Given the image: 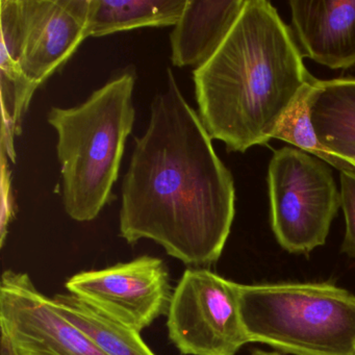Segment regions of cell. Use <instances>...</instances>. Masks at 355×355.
<instances>
[{"instance_id":"cell-1","label":"cell","mask_w":355,"mask_h":355,"mask_svg":"<svg viewBox=\"0 0 355 355\" xmlns=\"http://www.w3.org/2000/svg\"><path fill=\"white\" fill-rule=\"evenodd\" d=\"M150 120L135 139L122 182L120 236L143 239L192 267L213 265L223 252L234 218V178L211 138L167 70Z\"/></svg>"},{"instance_id":"cell-2","label":"cell","mask_w":355,"mask_h":355,"mask_svg":"<svg viewBox=\"0 0 355 355\" xmlns=\"http://www.w3.org/2000/svg\"><path fill=\"white\" fill-rule=\"evenodd\" d=\"M290 28L267 0H246L215 55L193 72L199 117L211 140L245 153L274 139L317 80Z\"/></svg>"},{"instance_id":"cell-3","label":"cell","mask_w":355,"mask_h":355,"mask_svg":"<svg viewBox=\"0 0 355 355\" xmlns=\"http://www.w3.org/2000/svg\"><path fill=\"white\" fill-rule=\"evenodd\" d=\"M135 76L124 72L76 107H51L47 121L58 135L63 205L78 222L98 217L113 199L128 137L136 119Z\"/></svg>"},{"instance_id":"cell-4","label":"cell","mask_w":355,"mask_h":355,"mask_svg":"<svg viewBox=\"0 0 355 355\" xmlns=\"http://www.w3.org/2000/svg\"><path fill=\"white\" fill-rule=\"evenodd\" d=\"M250 343L296 355H352L355 296L329 282L239 284Z\"/></svg>"},{"instance_id":"cell-5","label":"cell","mask_w":355,"mask_h":355,"mask_svg":"<svg viewBox=\"0 0 355 355\" xmlns=\"http://www.w3.org/2000/svg\"><path fill=\"white\" fill-rule=\"evenodd\" d=\"M329 164L296 147L274 151L268 169L271 225L278 244L307 253L325 244L342 207Z\"/></svg>"},{"instance_id":"cell-6","label":"cell","mask_w":355,"mask_h":355,"mask_svg":"<svg viewBox=\"0 0 355 355\" xmlns=\"http://www.w3.org/2000/svg\"><path fill=\"white\" fill-rule=\"evenodd\" d=\"M238 286L207 268L184 271L167 313L168 336L182 355H234L250 343Z\"/></svg>"},{"instance_id":"cell-7","label":"cell","mask_w":355,"mask_h":355,"mask_svg":"<svg viewBox=\"0 0 355 355\" xmlns=\"http://www.w3.org/2000/svg\"><path fill=\"white\" fill-rule=\"evenodd\" d=\"M65 286L70 294L139 334L167 315L173 294L163 259L148 255L80 272Z\"/></svg>"},{"instance_id":"cell-8","label":"cell","mask_w":355,"mask_h":355,"mask_svg":"<svg viewBox=\"0 0 355 355\" xmlns=\"http://www.w3.org/2000/svg\"><path fill=\"white\" fill-rule=\"evenodd\" d=\"M0 328L24 355H105L24 272L1 276Z\"/></svg>"},{"instance_id":"cell-9","label":"cell","mask_w":355,"mask_h":355,"mask_svg":"<svg viewBox=\"0 0 355 355\" xmlns=\"http://www.w3.org/2000/svg\"><path fill=\"white\" fill-rule=\"evenodd\" d=\"M20 65L38 88L88 38L90 0H20Z\"/></svg>"},{"instance_id":"cell-10","label":"cell","mask_w":355,"mask_h":355,"mask_svg":"<svg viewBox=\"0 0 355 355\" xmlns=\"http://www.w3.org/2000/svg\"><path fill=\"white\" fill-rule=\"evenodd\" d=\"M288 6L302 55L330 69L355 68V0H293Z\"/></svg>"},{"instance_id":"cell-11","label":"cell","mask_w":355,"mask_h":355,"mask_svg":"<svg viewBox=\"0 0 355 355\" xmlns=\"http://www.w3.org/2000/svg\"><path fill=\"white\" fill-rule=\"evenodd\" d=\"M246 0H187L170 35L171 62L178 68L207 63L240 17Z\"/></svg>"},{"instance_id":"cell-12","label":"cell","mask_w":355,"mask_h":355,"mask_svg":"<svg viewBox=\"0 0 355 355\" xmlns=\"http://www.w3.org/2000/svg\"><path fill=\"white\" fill-rule=\"evenodd\" d=\"M309 110L322 148L355 173V78L317 80Z\"/></svg>"},{"instance_id":"cell-13","label":"cell","mask_w":355,"mask_h":355,"mask_svg":"<svg viewBox=\"0 0 355 355\" xmlns=\"http://www.w3.org/2000/svg\"><path fill=\"white\" fill-rule=\"evenodd\" d=\"M187 0H90L87 36L175 26Z\"/></svg>"},{"instance_id":"cell-14","label":"cell","mask_w":355,"mask_h":355,"mask_svg":"<svg viewBox=\"0 0 355 355\" xmlns=\"http://www.w3.org/2000/svg\"><path fill=\"white\" fill-rule=\"evenodd\" d=\"M53 299L60 313L105 355H155L139 332L105 317L78 297L58 294Z\"/></svg>"},{"instance_id":"cell-15","label":"cell","mask_w":355,"mask_h":355,"mask_svg":"<svg viewBox=\"0 0 355 355\" xmlns=\"http://www.w3.org/2000/svg\"><path fill=\"white\" fill-rule=\"evenodd\" d=\"M313 86L303 93L302 96L295 103L294 107L282 120L277 132L274 135V139H279L284 142L290 143L296 148L301 149V150L326 162L332 167L340 170V172H351L348 166L345 165L338 159H334L331 155H327L318 142L317 137L313 132L311 117H309V92Z\"/></svg>"},{"instance_id":"cell-16","label":"cell","mask_w":355,"mask_h":355,"mask_svg":"<svg viewBox=\"0 0 355 355\" xmlns=\"http://www.w3.org/2000/svg\"><path fill=\"white\" fill-rule=\"evenodd\" d=\"M340 198L346 222L343 252L355 257V173L340 172Z\"/></svg>"},{"instance_id":"cell-17","label":"cell","mask_w":355,"mask_h":355,"mask_svg":"<svg viewBox=\"0 0 355 355\" xmlns=\"http://www.w3.org/2000/svg\"><path fill=\"white\" fill-rule=\"evenodd\" d=\"M1 161H3V207H1V245L5 243L6 234H7V227L11 222L14 216L13 207H12L11 198V180H10V170L8 167L9 157L5 153L1 151Z\"/></svg>"},{"instance_id":"cell-18","label":"cell","mask_w":355,"mask_h":355,"mask_svg":"<svg viewBox=\"0 0 355 355\" xmlns=\"http://www.w3.org/2000/svg\"><path fill=\"white\" fill-rule=\"evenodd\" d=\"M0 349H1V355H24L17 348H15V346L12 344L11 340L3 334H1Z\"/></svg>"},{"instance_id":"cell-19","label":"cell","mask_w":355,"mask_h":355,"mask_svg":"<svg viewBox=\"0 0 355 355\" xmlns=\"http://www.w3.org/2000/svg\"><path fill=\"white\" fill-rule=\"evenodd\" d=\"M250 355H282L279 353L276 352H269V351H263L259 350V349H257V350L252 351Z\"/></svg>"},{"instance_id":"cell-20","label":"cell","mask_w":355,"mask_h":355,"mask_svg":"<svg viewBox=\"0 0 355 355\" xmlns=\"http://www.w3.org/2000/svg\"><path fill=\"white\" fill-rule=\"evenodd\" d=\"M352 355H355V347H354V350H353Z\"/></svg>"}]
</instances>
